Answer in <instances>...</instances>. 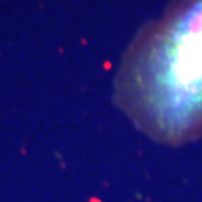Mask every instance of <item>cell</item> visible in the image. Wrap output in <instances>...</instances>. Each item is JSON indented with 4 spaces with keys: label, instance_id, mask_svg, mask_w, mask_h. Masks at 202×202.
Masks as SVG:
<instances>
[{
    "label": "cell",
    "instance_id": "6da1fadb",
    "mask_svg": "<svg viewBox=\"0 0 202 202\" xmlns=\"http://www.w3.org/2000/svg\"><path fill=\"white\" fill-rule=\"evenodd\" d=\"M115 100L159 144L202 139V0H174L136 37L115 78Z\"/></svg>",
    "mask_w": 202,
    "mask_h": 202
}]
</instances>
